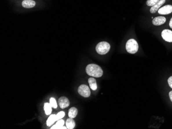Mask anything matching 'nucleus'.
Returning a JSON list of instances; mask_svg holds the SVG:
<instances>
[{
  "mask_svg": "<svg viewBox=\"0 0 172 129\" xmlns=\"http://www.w3.org/2000/svg\"><path fill=\"white\" fill-rule=\"evenodd\" d=\"M87 74L94 77L99 78L102 77L103 74L102 68L98 65L95 64H90L88 65L86 68Z\"/></svg>",
  "mask_w": 172,
  "mask_h": 129,
  "instance_id": "f257e3e1",
  "label": "nucleus"
},
{
  "mask_svg": "<svg viewBox=\"0 0 172 129\" xmlns=\"http://www.w3.org/2000/svg\"><path fill=\"white\" fill-rule=\"evenodd\" d=\"M126 49L129 53L131 54L136 53L139 49V45L137 42L133 39L129 40L126 44Z\"/></svg>",
  "mask_w": 172,
  "mask_h": 129,
  "instance_id": "f03ea898",
  "label": "nucleus"
},
{
  "mask_svg": "<svg viewBox=\"0 0 172 129\" xmlns=\"http://www.w3.org/2000/svg\"><path fill=\"white\" fill-rule=\"evenodd\" d=\"M96 51L100 55H105L110 49V45L107 42H100L96 46Z\"/></svg>",
  "mask_w": 172,
  "mask_h": 129,
  "instance_id": "7ed1b4c3",
  "label": "nucleus"
},
{
  "mask_svg": "<svg viewBox=\"0 0 172 129\" xmlns=\"http://www.w3.org/2000/svg\"><path fill=\"white\" fill-rule=\"evenodd\" d=\"M78 92L79 94L84 97H89L90 96L91 92L88 86L85 84H82L80 85L78 89Z\"/></svg>",
  "mask_w": 172,
  "mask_h": 129,
  "instance_id": "20e7f679",
  "label": "nucleus"
},
{
  "mask_svg": "<svg viewBox=\"0 0 172 129\" xmlns=\"http://www.w3.org/2000/svg\"><path fill=\"white\" fill-rule=\"evenodd\" d=\"M163 39L168 42H172V31L169 30H164L161 33Z\"/></svg>",
  "mask_w": 172,
  "mask_h": 129,
  "instance_id": "39448f33",
  "label": "nucleus"
},
{
  "mask_svg": "<svg viewBox=\"0 0 172 129\" xmlns=\"http://www.w3.org/2000/svg\"><path fill=\"white\" fill-rule=\"evenodd\" d=\"M172 12V5H167L158 10V13L162 15H166Z\"/></svg>",
  "mask_w": 172,
  "mask_h": 129,
  "instance_id": "423d86ee",
  "label": "nucleus"
},
{
  "mask_svg": "<svg viewBox=\"0 0 172 129\" xmlns=\"http://www.w3.org/2000/svg\"><path fill=\"white\" fill-rule=\"evenodd\" d=\"M58 104L61 108H67L70 105V102L67 97H61L58 100Z\"/></svg>",
  "mask_w": 172,
  "mask_h": 129,
  "instance_id": "0eeeda50",
  "label": "nucleus"
},
{
  "mask_svg": "<svg viewBox=\"0 0 172 129\" xmlns=\"http://www.w3.org/2000/svg\"><path fill=\"white\" fill-rule=\"evenodd\" d=\"M166 22V18L162 16H157L153 20V24L154 25L159 26L163 24Z\"/></svg>",
  "mask_w": 172,
  "mask_h": 129,
  "instance_id": "6e6552de",
  "label": "nucleus"
},
{
  "mask_svg": "<svg viewBox=\"0 0 172 129\" xmlns=\"http://www.w3.org/2000/svg\"><path fill=\"white\" fill-rule=\"evenodd\" d=\"M165 2V0H160L157 4L154 5L150 9V12L151 14H155L158 11V10L160 8L161 6L164 4Z\"/></svg>",
  "mask_w": 172,
  "mask_h": 129,
  "instance_id": "1a4fd4ad",
  "label": "nucleus"
},
{
  "mask_svg": "<svg viewBox=\"0 0 172 129\" xmlns=\"http://www.w3.org/2000/svg\"><path fill=\"white\" fill-rule=\"evenodd\" d=\"M22 5L24 8H31L36 5V2L33 0H24L22 3Z\"/></svg>",
  "mask_w": 172,
  "mask_h": 129,
  "instance_id": "9d476101",
  "label": "nucleus"
},
{
  "mask_svg": "<svg viewBox=\"0 0 172 129\" xmlns=\"http://www.w3.org/2000/svg\"><path fill=\"white\" fill-rule=\"evenodd\" d=\"M88 82L90 85V87L93 91L97 90L98 85L96 83V81L94 78H90L88 79Z\"/></svg>",
  "mask_w": 172,
  "mask_h": 129,
  "instance_id": "9b49d317",
  "label": "nucleus"
},
{
  "mask_svg": "<svg viewBox=\"0 0 172 129\" xmlns=\"http://www.w3.org/2000/svg\"><path fill=\"white\" fill-rule=\"evenodd\" d=\"M57 121V117H56V115L53 114L51 115L49 117V118L47 119V126L48 127L51 126L52 125L54 124V123Z\"/></svg>",
  "mask_w": 172,
  "mask_h": 129,
  "instance_id": "f8f14e48",
  "label": "nucleus"
},
{
  "mask_svg": "<svg viewBox=\"0 0 172 129\" xmlns=\"http://www.w3.org/2000/svg\"><path fill=\"white\" fill-rule=\"evenodd\" d=\"M65 124L67 126V129H73L75 126V122L74 120H73V118H70L69 119L67 120Z\"/></svg>",
  "mask_w": 172,
  "mask_h": 129,
  "instance_id": "ddd939ff",
  "label": "nucleus"
},
{
  "mask_svg": "<svg viewBox=\"0 0 172 129\" xmlns=\"http://www.w3.org/2000/svg\"><path fill=\"white\" fill-rule=\"evenodd\" d=\"M78 113V111L76 108L74 107H72L69 110V113H68V115L69 117L71 118H74L76 116Z\"/></svg>",
  "mask_w": 172,
  "mask_h": 129,
  "instance_id": "4468645a",
  "label": "nucleus"
},
{
  "mask_svg": "<svg viewBox=\"0 0 172 129\" xmlns=\"http://www.w3.org/2000/svg\"><path fill=\"white\" fill-rule=\"evenodd\" d=\"M52 108V106H51L50 104L47 102L44 104V110L46 115H49L51 114Z\"/></svg>",
  "mask_w": 172,
  "mask_h": 129,
  "instance_id": "2eb2a0df",
  "label": "nucleus"
},
{
  "mask_svg": "<svg viewBox=\"0 0 172 129\" xmlns=\"http://www.w3.org/2000/svg\"><path fill=\"white\" fill-rule=\"evenodd\" d=\"M65 124V121H64V120H62V119H61V120H58V121L57 122L56 124L55 125H54L52 127L51 129H59V128H61V127H63V125Z\"/></svg>",
  "mask_w": 172,
  "mask_h": 129,
  "instance_id": "dca6fc26",
  "label": "nucleus"
},
{
  "mask_svg": "<svg viewBox=\"0 0 172 129\" xmlns=\"http://www.w3.org/2000/svg\"><path fill=\"white\" fill-rule=\"evenodd\" d=\"M160 0H147V5L149 6H153L156 4Z\"/></svg>",
  "mask_w": 172,
  "mask_h": 129,
  "instance_id": "f3484780",
  "label": "nucleus"
},
{
  "mask_svg": "<svg viewBox=\"0 0 172 129\" xmlns=\"http://www.w3.org/2000/svg\"><path fill=\"white\" fill-rule=\"evenodd\" d=\"M50 104L51 105L52 108H57V102H56V100L54 98H51L50 100Z\"/></svg>",
  "mask_w": 172,
  "mask_h": 129,
  "instance_id": "a211bd4d",
  "label": "nucleus"
},
{
  "mask_svg": "<svg viewBox=\"0 0 172 129\" xmlns=\"http://www.w3.org/2000/svg\"><path fill=\"white\" fill-rule=\"evenodd\" d=\"M65 115V113L63 111H61L56 115V117H57V120H59L62 119L63 117Z\"/></svg>",
  "mask_w": 172,
  "mask_h": 129,
  "instance_id": "6ab92c4d",
  "label": "nucleus"
},
{
  "mask_svg": "<svg viewBox=\"0 0 172 129\" xmlns=\"http://www.w3.org/2000/svg\"><path fill=\"white\" fill-rule=\"evenodd\" d=\"M167 82H168L169 86L172 89V76L170 77V78L168 79Z\"/></svg>",
  "mask_w": 172,
  "mask_h": 129,
  "instance_id": "aec40b11",
  "label": "nucleus"
},
{
  "mask_svg": "<svg viewBox=\"0 0 172 129\" xmlns=\"http://www.w3.org/2000/svg\"><path fill=\"white\" fill-rule=\"evenodd\" d=\"M169 97H170V99L171 100V102H172V91H171L169 93Z\"/></svg>",
  "mask_w": 172,
  "mask_h": 129,
  "instance_id": "412c9836",
  "label": "nucleus"
},
{
  "mask_svg": "<svg viewBox=\"0 0 172 129\" xmlns=\"http://www.w3.org/2000/svg\"><path fill=\"white\" fill-rule=\"evenodd\" d=\"M169 25H170V27L172 28V18L171 19V20H170V24H169Z\"/></svg>",
  "mask_w": 172,
  "mask_h": 129,
  "instance_id": "4be33fe9",
  "label": "nucleus"
},
{
  "mask_svg": "<svg viewBox=\"0 0 172 129\" xmlns=\"http://www.w3.org/2000/svg\"><path fill=\"white\" fill-rule=\"evenodd\" d=\"M23 1H24V0H23Z\"/></svg>",
  "mask_w": 172,
  "mask_h": 129,
  "instance_id": "5701e85b",
  "label": "nucleus"
}]
</instances>
